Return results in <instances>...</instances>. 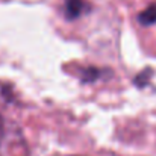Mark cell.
I'll return each mask as SVG.
<instances>
[{
  "mask_svg": "<svg viewBox=\"0 0 156 156\" xmlns=\"http://www.w3.org/2000/svg\"><path fill=\"white\" fill-rule=\"evenodd\" d=\"M3 136V123H2V118H0V140Z\"/></svg>",
  "mask_w": 156,
  "mask_h": 156,
  "instance_id": "cell-3",
  "label": "cell"
},
{
  "mask_svg": "<svg viewBox=\"0 0 156 156\" xmlns=\"http://www.w3.org/2000/svg\"><path fill=\"white\" fill-rule=\"evenodd\" d=\"M83 2L82 0H65V12L68 18H76L82 12Z\"/></svg>",
  "mask_w": 156,
  "mask_h": 156,
  "instance_id": "cell-1",
  "label": "cell"
},
{
  "mask_svg": "<svg viewBox=\"0 0 156 156\" xmlns=\"http://www.w3.org/2000/svg\"><path fill=\"white\" fill-rule=\"evenodd\" d=\"M140 21H141L143 24H146V26L155 23L156 21V5L149 6L146 11H143V12L140 14Z\"/></svg>",
  "mask_w": 156,
  "mask_h": 156,
  "instance_id": "cell-2",
  "label": "cell"
}]
</instances>
